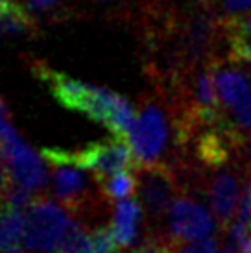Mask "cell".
Returning <instances> with one entry per match:
<instances>
[{
    "label": "cell",
    "mask_w": 251,
    "mask_h": 253,
    "mask_svg": "<svg viewBox=\"0 0 251 253\" xmlns=\"http://www.w3.org/2000/svg\"><path fill=\"white\" fill-rule=\"evenodd\" d=\"M209 67L212 71V80H214V87H216L222 109L231 111L251 94V80L244 72L220 67L216 65V61H212Z\"/></svg>",
    "instance_id": "11"
},
{
    "label": "cell",
    "mask_w": 251,
    "mask_h": 253,
    "mask_svg": "<svg viewBox=\"0 0 251 253\" xmlns=\"http://www.w3.org/2000/svg\"><path fill=\"white\" fill-rule=\"evenodd\" d=\"M35 72L65 107L84 113L92 120L104 124L115 137H129L137 115L131 104L120 94L69 78L67 74L52 71L44 65H37Z\"/></svg>",
    "instance_id": "1"
},
{
    "label": "cell",
    "mask_w": 251,
    "mask_h": 253,
    "mask_svg": "<svg viewBox=\"0 0 251 253\" xmlns=\"http://www.w3.org/2000/svg\"><path fill=\"white\" fill-rule=\"evenodd\" d=\"M222 9L227 17L251 13V0H222Z\"/></svg>",
    "instance_id": "19"
},
{
    "label": "cell",
    "mask_w": 251,
    "mask_h": 253,
    "mask_svg": "<svg viewBox=\"0 0 251 253\" xmlns=\"http://www.w3.org/2000/svg\"><path fill=\"white\" fill-rule=\"evenodd\" d=\"M177 253H218V240L209 237L194 242H183L177 246Z\"/></svg>",
    "instance_id": "18"
},
{
    "label": "cell",
    "mask_w": 251,
    "mask_h": 253,
    "mask_svg": "<svg viewBox=\"0 0 251 253\" xmlns=\"http://www.w3.org/2000/svg\"><path fill=\"white\" fill-rule=\"evenodd\" d=\"M133 253H177V246L174 242H170L167 237H154V239H148L142 246H139Z\"/></svg>",
    "instance_id": "17"
},
{
    "label": "cell",
    "mask_w": 251,
    "mask_h": 253,
    "mask_svg": "<svg viewBox=\"0 0 251 253\" xmlns=\"http://www.w3.org/2000/svg\"><path fill=\"white\" fill-rule=\"evenodd\" d=\"M218 36V21L210 11H198L188 17L181 28V46L190 61L207 57Z\"/></svg>",
    "instance_id": "9"
},
{
    "label": "cell",
    "mask_w": 251,
    "mask_h": 253,
    "mask_svg": "<svg viewBox=\"0 0 251 253\" xmlns=\"http://www.w3.org/2000/svg\"><path fill=\"white\" fill-rule=\"evenodd\" d=\"M42 155L35 154L30 144L22 141L13 124L4 100L0 98V161L4 163L11 183L39 194L48 185V172L42 163Z\"/></svg>",
    "instance_id": "5"
},
{
    "label": "cell",
    "mask_w": 251,
    "mask_h": 253,
    "mask_svg": "<svg viewBox=\"0 0 251 253\" xmlns=\"http://www.w3.org/2000/svg\"><path fill=\"white\" fill-rule=\"evenodd\" d=\"M144 209L137 198H126L115 204L113 207V222L111 231L120 250L129 248L139 239L140 225H142Z\"/></svg>",
    "instance_id": "10"
},
{
    "label": "cell",
    "mask_w": 251,
    "mask_h": 253,
    "mask_svg": "<svg viewBox=\"0 0 251 253\" xmlns=\"http://www.w3.org/2000/svg\"><path fill=\"white\" fill-rule=\"evenodd\" d=\"M223 30L229 42L233 61H251V13L237 15L223 19Z\"/></svg>",
    "instance_id": "13"
},
{
    "label": "cell",
    "mask_w": 251,
    "mask_h": 253,
    "mask_svg": "<svg viewBox=\"0 0 251 253\" xmlns=\"http://www.w3.org/2000/svg\"><path fill=\"white\" fill-rule=\"evenodd\" d=\"M100 183H102V190H104L107 200L120 202V200H126L137 192V172H135V169L122 170V172Z\"/></svg>",
    "instance_id": "15"
},
{
    "label": "cell",
    "mask_w": 251,
    "mask_h": 253,
    "mask_svg": "<svg viewBox=\"0 0 251 253\" xmlns=\"http://www.w3.org/2000/svg\"><path fill=\"white\" fill-rule=\"evenodd\" d=\"M42 157L50 167V179L54 185L57 202L65 205L76 218H92L102 214L109 202L96 176L80 167L72 152L46 148Z\"/></svg>",
    "instance_id": "2"
},
{
    "label": "cell",
    "mask_w": 251,
    "mask_h": 253,
    "mask_svg": "<svg viewBox=\"0 0 251 253\" xmlns=\"http://www.w3.org/2000/svg\"><path fill=\"white\" fill-rule=\"evenodd\" d=\"M59 6V0H30V9L34 13H52Z\"/></svg>",
    "instance_id": "20"
},
{
    "label": "cell",
    "mask_w": 251,
    "mask_h": 253,
    "mask_svg": "<svg viewBox=\"0 0 251 253\" xmlns=\"http://www.w3.org/2000/svg\"><path fill=\"white\" fill-rule=\"evenodd\" d=\"M72 157L80 167L92 172L98 181H104L122 170L137 169L131 146L127 139L122 137H113L111 141L89 144L80 152H72Z\"/></svg>",
    "instance_id": "8"
},
{
    "label": "cell",
    "mask_w": 251,
    "mask_h": 253,
    "mask_svg": "<svg viewBox=\"0 0 251 253\" xmlns=\"http://www.w3.org/2000/svg\"><path fill=\"white\" fill-rule=\"evenodd\" d=\"M216 218L207 211V207L192 196V192L181 190L165 220V235L170 242L179 246L183 242L209 239L216 231Z\"/></svg>",
    "instance_id": "6"
},
{
    "label": "cell",
    "mask_w": 251,
    "mask_h": 253,
    "mask_svg": "<svg viewBox=\"0 0 251 253\" xmlns=\"http://www.w3.org/2000/svg\"><path fill=\"white\" fill-rule=\"evenodd\" d=\"M137 200L142 209L154 222H165L170 207L177 194L181 192V185L177 174L165 165H146L137 167Z\"/></svg>",
    "instance_id": "7"
},
{
    "label": "cell",
    "mask_w": 251,
    "mask_h": 253,
    "mask_svg": "<svg viewBox=\"0 0 251 253\" xmlns=\"http://www.w3.org/2000/svg\"><path fill=\"white\" fill-rule=\"evenodd\" d=\"M11 185V179H9V174H7L4 163L0 161V205H2V198L6 194L7 187Z\"/></svg>",
    "instance_id": "21"
},
{
    "label": "cell",
    "mask_w": 251,
    "mask_h": 253,
    "mask_svg": "<svg viewBox=\"0 0 251 253\" xmlns=\"http://www.w3.org/2000/svg\"><path fill=\"white\" fill-rule=\"evenodd\" d=\"M250 174L251 167L240 161H231L212 170L198 169V192L207 198L209 209L222 229L231 227L237 216Z\"/></svg>",
    "instance_id": "4"
},
{
    "label": "cell",
    "mask_w": 251,
    "mask_h": 253,
    "mask_svg": "<svg viewBox=\"0 0 251 253\" xmlns=\"http://www.w3.org/2000/svg\"><path fill=\"white\" fill-rule=\"evenodd\" d=\"M80 225V220L65 205L57 204L44 194H37L26 209L22 252L61 253Z\"/></svg>",
    "instance_id": "3"
},
{
    "label": "cell",
    "mask_w": 251,
    "mask_h": 253,
    "mask_svg": "<svg viewBox=\"0 0 251 253\" xmlns=\"http://www.w3.org/2000/svg\"><path fill=\"white\" fill-rule=\"evenodd\" d=\"M34 30L32 15L15 0H0V37L28 36Z\"/></svg>",
    "instance_id": "14"
},
{
    "label": "cell",
    "mask_w": 251,
    "mask_h": 253,
    "mask_svg": "<svg viewBox=\"0 0 251 253\" xmlns=\"http://www.w3.org/2000/svg\"><path fill=\"white\" fill-rule=\"evenodd\" d=\"M225 117V115H223ZM225 122L233 127L238 135H242L246 139V133L251 131V94L244 98L237 107L231 109V115L225 117Z\"/></svg>",
    "instance_id": "16"
},
{
    "label": "cell",
    "mask_w": 251,
    "mask_h": 253,
    "mask_svg": "<svg viewBox=\"0 0 251 253\" xmlns=\"http://www.w3.org/2000/svg\"><path fill=\"white\" fill-rule=\"evenodd\" d=\"M24 231H26V209L2 205L0 209V252L22 253Z\"/></svg>",
    "instance_id": "12"
}]
</instances>
